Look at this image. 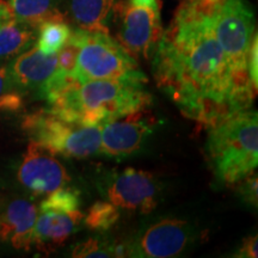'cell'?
<instances>
[{"label": "cell", "instance_id": "7", "mask_svg": "<svg viewBox=\"0 0 258 258\" xmlns=\"http://www.w3.org/2000/svg\"><path fill=\"white\" fill-rule=\"evenodd\" d=\"M214 32L232 63L249 73V50L256 35L254 15L246 0H221L214 16Z\"/></svg>", "mask_w": 258, "mask_h": 258}, {"label": "cell", "instance_id": "5", "mask_svg": "<svg viewBox=\"0 0 258 258\" xmlns=\"http://www.w3.org/2000/svg\"><path fill=\"white\" fill-rule=\"evenodd\" d=\"M72 77L79 82L95 79H133L147 83L137 59L120 42L103 32L85 31Z\"/></svg>", "mask_w": 258, "mask_h": 258}, {"label": "cell", "instance_id": "12", "mask_svg": "<svg viewBox=\"0 0 258 258\" xmlns=\"http://www.w3.org/2000/svg\"><path fill=\"white\" fill-rule=\"evenodd\" d=\"M9 76L22 92H43L57 73V54H43L32 46L6 64Z\"/></svg>", "mask_w": 258, "mask_h": 258}, {"label": "cell", "instance_id": "22", "mask_svg": "<svg viewBox=\"0 0 258 258\" xmlns=\"http://www.w3.org/2000/svg\"><path fill=\"white\" fill-rule=\"evenodd\" d=\"M71 256L74 258L122 257L124 256L123 245L109 244L99 238H89L74 245L71 250Z\"/></svg>", "mask_w": 258, "mask_h": 258}, {"label": "cell", "instance_id": "26", "mask_svg": "<svg viewBox=\"0 0 258 258\" xmlns=\"http://www.w3.org/2000/svg\"><path fill=\"white\" fill-rule=\"evenodd\" d=\"M247 67H249L251 82H252L254 88L258 89V40H257V34L254 35L253 40H252V42H251Z\"/></svg>", "mask_w": 258, "mask_h": 258}, {"label": "cell", "instance_id": "6", "mask_svg": "<svg viewBox=\"0 0 258 258\" xmlns=\"http://www.w3.org/2000/svg\"><path fill=\"white\" fill-rule=\"evenodd\" d=\"M117 40L131 55L150 59L163 36L160 0H122L116 3L114 19Z\"/></svg>", "mask_w": 258, "mask_h": 258}, {"label": "cell", "instance_id": "20", "mask_svg": "<svg viewBox=\"0 0 258 258\" xmlns=\"http://www.w3.org/2000/svg\"><path fill=\"white\" fill-rule=\"evenodd\" d=\"M82 205L79 190L62 186L46 195V199L41 202L40 211H56V212H76L79 211Z\"/></svg>", "mask_w": 258, "mask_h": 258}, {"label": "cell", "instance_id": "15", "mask_svg": "<svg viewBox=\"0 0 258 258\" xmlns=\"http://www.w3.org/2000/svg\"><path fill=\"white\" fill-rule=\"evenodd\" d=\"M116 0H70L71 17L77 27L89 32H110Z\"/></svg>", "mask_w": 258, "mask_h": 258}, {"label": "cell", "instance_id": "16", "mask_svg": "<svg viewBox=\"0 0 258 258\" xmlns=\"http://www.w3.org/2000/svg\"><path fill=\"white\" fill-rule=\"evenodd\" d=\"M37 28L12 18L0 27V64L10 62L14 57L34 46Z\"/></svg>", "mask_w": 258, "mask_h": 258}, {"label": "cell", "instance_id": "21", "mask_svg": "<svg viewBox=\"0 0 258 258\" xmlns=\"http://www.w3.org/2000/svg\"><path fill=\"white\" fill-rule=\"evenodd\" d=\"M24 108V93L10 78L8 69L0 64V112L14 114Z\"/></svg>", "mask_w": 258, "mask_h": 258}, {"label": "cell", "instance_id": "24", "mask_svg": "<svg viewBox=\"0 0 258 258\" xmlns=\"http://www.w3.org/2000/svg\"><path fill=\"white\" fill-rule=\"evenodd\" d=\"M237 191L243 201L251 207H257L258 205V179L257 173H250L249 176L244 177L239 182H237Z\"/></svg>", "mask_w": 258, "mask_h": 258}, {"label": "cell", "instance_id": "8", "mask_svg": "<svg viewBox=\"0 0 258 258\" xmlns=\"http://www.w3.org/2000/svg\"><path fill=\"white\" fill-rule=\"evenodd\" d=\"M196 232L182 219L163 218L143 228L123 245L124 256L140 258L177 257L195 240Z\"/></svg>", "mask_w": 258, "mask_h": 258}, {"label": "cell", "instance_id": "3", "mask_svg": "<svg viewBox=\"0 0 258 258\" xmlns=\"http://www.w3.org/2000/svg\"><path fill=\"white\" fill-rule=\"evenodd\" d=\"M206 152L219 182L233 185L258 165L257 111H240L208 128Z\"/></svg>", "mask_w": 258, "mask_h": 258}, {"label": "cell", "instance_id": "18", "mask_svg": "<svg viewBox=\"0 0 258 258\" xmlns=\"http://www.w3.org/2000/svg\"><path fill=\"white\" fill-rule=\"evenodd\" d=\"M72 34V28L64 21L63 15L47 19L37 27L36 47L43 54H57Z\"/></svg>", "mask_w": 258, "mask_h": 258}, {"label": "cell", "instance_id": "1", "mask_svg": "<svg viewBox=\"0 0 258 258\" xmlns=\"http://www.w3.org/2000/svg\"><path fill=\"white\" fill-rule=\"evenodd\" d=\"M221 0H183L154 51L152 73L184 117L205 128L252 108L257 89L214 32Z\"/></svg>", "mask_w": 258, "mask_h": 258}, {"label": "cell", "instance_id": "2", "mask_svg": "<svg viewBox=\"0 0 258 258\" xmlns=\"http://www.w3.org/2000/svg\"><path fill=\"white\" fill-rule=\"evenodd\" d=\"M146 83L133 79H95L79 82L57 72L41 93L47 110L64 121L102 125L152 104Z\"/></svg>", "mask_w": 258, "mask_h": 258}, {"label": "cell", "instance_id": "17", "mask_svg": "<svg viewBox=\"0 0 258 258\" xmlns=\"http://www.w3.org/2000/svg\"><path fill=\"white\" fill-rule=\"evenodd\" d=\"M14 18L37 28L47 19L62 15L57 10L59 0H8Z\"/></svg>", "mask_w": 258, "mask_h": 258}, {"label": "cell", "instance_id": "25", "mask_svg": "<svg viewBox=\"0 0 258 258\" xmlns=\"http://www.w3.org/2000/svg\"><path fill=\"white\" fill-rule=\"evenodd\" d=\"M234 257L238 258H257L258 257V237L250 235L241 241Z\"/></svg>", "mask_w": 258, "mask_h": 258}, {"label": "cell", "instance_id": "9", "mask_svg": "<svg viewBox=\"0 0 258 258\" xmlns=\"http://www.w3.org/2000/svg\"><path fill=\"white\" fill-rule=\"evenodd\" d=\"M157 117L150 106L128 112L101 125V152L109 158H127L137 153L156 128Z\"/></svg>", "mask_w": 258, "mask_h": 258}, {"label": "cell", "instance_id": "13", "mask_svg": "<svg viewBox=\"0 0 258 258\" xmlns=\"http://www.w3.org/2000/svg\"><path fill=\"white\" fill-rule=\"evenodd\" d=\"M38 215L35 203L25 199H15L0 214V240L17 250H29Z\"/></svg>", "mask_w": 258, "mask_h": 258}, {"label": "cell", "instance_id": "19", "mask_svg": "<svg viewBox=\"0 0 258 258\" xmlns=\"http://www.w3.org/2000/svg\"><path fill=\"white\" fill-rule=\"evenodd\" d=\"M120 220V209L109 201H96L84 214L83 222L89 230L108 231Z\"/></svg>", "mask_w": 258, "mask_h": 258}, {"label": "cell", "instance_id": "10", "mask_svg": "<svg viewBox=\"0 0 258 258\" xmlns=\"http://www.w3.org/2000/svg\"><path fill=\"white\" fill-rule=\"evenodd\" d=\"M102 190L106 201L118 209L150 214L158 206V183L148 171L128 167L110 173Z\"/></svg>", "mask_w": 258, "mask_h": 258}, {"label": "cell", "instance_id": "27", "mask_svg": "<svg viewBox=\"0 0 258 258\" xmlns=\"http://www.w3.org/2000/svg\"><path fill=\"white\" fill-rule=\"evenodd\" d=\"M12 18H14V16H12V12L10 10L8 2L0 0V27Z\"/></svg>", "mask_w": 258, "mask_h": 258}, {"label": "cell", "instance_id": "23", "mask_svg": "<svg viewBox=\"0 0 258 258\" xmlns=\"http://www.w3.org/2000/svg\"><path fill=\"white\" fill-rule=\"evenodd\" d=\"M84 35H85V30L83 29L77 28L76 30H72L69 41L57 53V72L62 76H72L73 74Z\"/></svg>", "mask_w": 258, "mask_h": 258}, {"label": "cell", "instance_id": "4", "mask_svg": "<svg viewBox=\"0 0 258 258\" xmlns=\"http://www.w3.org/2000/svg\"><path fill=\"white\" fill-rule=\"evenodd\" d=\"M22 129L31 143L55 156L85 159L101 152V125L64 121L47 109L28 114Z\"/></svg>", "mask_w": 258, "mask_h": 258}, {"label": "cell", "instance_id": "11", "mask_svg": "<svg viewBox=\"0 0 258 258\" xmlns=\"http://www.w3.org/2000/svg\"><path fill=\"white\" fill-rule=\"evenodd\" d=\"M17 178L25 189L40 196L66 186L71 176L55 154L30 141L18 166Z\"/></svg>", "mask_w": 258, "mask_h": 258}, {"label": "cell", "instance_id": "14", "mask_svg": "<svg viewBox=\"0 0 258 258\" xmlns=\"http://www.w3.org/2000/svg\"><path fill=\"white\" fill-rule=\"evenodd\" d=\"M84 213L40 211L32 235V244L43 252H51L77 232L83 224Z\"/></svg>", "mask_w": 258, "mask_h": 258}]
</instances>
